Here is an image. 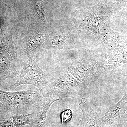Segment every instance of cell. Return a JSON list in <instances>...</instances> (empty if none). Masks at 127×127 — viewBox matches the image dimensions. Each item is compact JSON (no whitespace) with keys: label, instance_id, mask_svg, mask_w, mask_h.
<instances>
[{"label":"cell","instance_id":"6da1fadb","mask_svg":"<svg viewBox=\"0 0 127 127\" xmlns=\"http://www.w3.org/2000/svg\"><path fill=\"white\" fill-rule=\"evenodd\" d=\"M127 63V41L116 43L106 53L105 59L92 75L91 81H96L103 73L114 70Z\"/></svg>","mask_w":127,"mask_h":127},{"label":"cell","instance_id":"7a4b0ae2","mask_svg":"<svg viewBox=\"0 0 127 127\" xmlns=\"http://www.w3.org/2000/svg\"><path fill=\"white\" fill-rule=\"evenodd\" d=\"M24 84L35 86L42 94L45 92L47 86L45 75L37 65L35 59L32 57L29 58L25 63L23 70L13 87L16 88Z\"/></svg>","mask_w":127,"mask_h":127},{"label":"cell","instance_id":"3957f363","mask_svg":"<svg viewBox=\"0 0 127 127\" xmlns=\"http://www.w3.org/2000/svg\"><path fill=\"white\" fill-rule=\"evenodd\" d=\"M0 93L10 106L19 110L34 108L42 97L38 92L32 89L14 92L1 91Z\"/></svg>","mask_w":127,"mask_h":127},{"label":"cell","instance_id":"277c9868","mask_svg":"<svg viewBox=\"0 0 127 127\" xmlns=\"http://www.w3.org/2000/svg\"><path fill=\"white\" fill-rule=\"evenodd\" d=\"M0 46V79L9 77L15 62V56L11 51L7 40L2 33Z\"/></svg>","mask_w":127,"mask_h":127},{"label":"cell","instance_id":"5b68a950","mask_svg":"<svg viewBox=\"0 0 127 127\" xmlns=\"http://www.w3.org/2000/svg\"><path fill=\"white\" fill-rule=\"evenodd\" d=\"M50 86L55 91L64 93H71L79 91L81 84L71 74L65 73L58 77Z\"/></svg>","mask_w":127,"mask_h":127},{"label":"cell","instance_id":"8992f818","mask_svg":"<svg viewBox=\"0 0 127 127\" xmlns=\"http://www.w3.org/2000/svg\"><path fill=\"white\" fill-rule=\"evenodd\" d=\"M102 119L104 122L117 124L127 120V92L118 102L107 111Z\"/></svg>","mask_w":127,"mask_h":127},{"label":"cell","instance_id":"52a82bcc","mask_svg":"<svg viewBox=\"0 0 127 127\" xmlns=\"http://www.w3.org/2000/svg\"><path fill=\"white\" fill-rule=\"evenodd\" d=\"M56 92V91L44 92L40 100L35 106L34 108L36 109L39 115L37 127H42L45 124L47 113L53 103L58 100H62L57 95Z\"/></svg>","mask_w":127,"mask_h":127},{"label":"cell","instance_id":"ba28073f","mask_svg":"<svg viewBox=\"0 0 127 127\" xmlns=\"http://www.w3.org/2000/svg\"><path fill=\"white\" fill-rule=\"evenodd\" d=\"M97 64L94 61L83 60L70 67L68 71L79 82H83L87 77L95 73Z\"/></svg>","mask_w":127,"mask_h":127},{"label":"cell","instance_id":"9c48e42d","mask_svg":"<svg viewBox=\"0 0 127 127\" xmlns=\"http://www.w3.org/2000/svg\"><path fill=\"white\" fill-rule=\"evenodd\" d=\"M32 114L16 115L14 116L13 117L14 122L16 125L18 127L21 125L28 124L30 122Z\"/></svg>","mask_w":127,"mask_h":127},{"label":"cell","instance_id":"30bf717a","mask_svg":"<svg viewBox=\"0 0 127 127\" xmlns=\"http://www.w3.org/2000/svg\"><path fill=\"white\" fill-rule=\"evenodd\" d=\"M36 36L33 39L31 42L30 43V46L31 47L30 50H34L37 47L39 46L44 40V37L42 35H39Z\"/></svg>","mask_w":127,"mask_h":127},{"label":"cell","instance_id":"8fae6325","mask_svg":"<svg viewBox=\"0 0 127 127\" xmlns=\"http://www.w3.org/2000/svg\"><path fill=\"white\" fill-rule=\"evenodd\" d=\"M62 122H66L70 120L72 117V112L70 110L64 111L62 114Z\"/></svg>","mask_w":127,"mask_h":127},{"label":"cell","instance_id":"7c38bea8","mask_svg":"<svg viewBox=\"0 0 127 127\" xmlns=\"http://www.w3.org/2000/svg\"><path fill=\"white\" fill-rule=\"evenodd\" d=\"M122 75L124 79L125 80V83L127 87V70H123L122 72Z\"/></svg>","mask_w":127,"mask_h":127}]
</instances>
